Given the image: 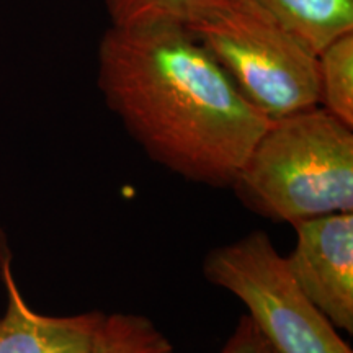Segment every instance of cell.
I'll use <instances>...</instances> for the list:
<instances>
[{"label": "cell", "mask_w": 353, "mask_h": 353, "mask_svg": "<svg viewBox=\"0 0 353 353\" xmlns=\"http://www.w3.org/2000/svg\"><path fill=\"white\" fill-rule=\"evenodd\" d=\"M97 85L151 161L213 188L232 187L270 123L179 23L110 25Z\"/></svg>", "instance_id": "1"}, {"label": "cell", "mask_w": 353, "mask_h": 353, "mask_svg": "<svg viewBox=\"0 0 353 353\" xmlns=\"http://www.w3.org/2000/svg\"><path fill=\"white\" fill-rule=\"evenodd\" d=\"M87 353H175L170 339L143 314H105Z\"/></svg>", "instance_id": "9"}, {"label": "cell", "mask_w": 353, "mask_h": 353, "mask_svg": "<svg viewBox=\"0 0 353 353\" xmlns=\"http://www.w3.org/2000/svg\"><path fill=\"white\" fill-rule=\"evenodd\" d=\"M214 0H105L110 25H185L193 13Z\"/></svg>", "instance_id": "10"}, {"label": "cell", "mask_w": 353, "mask_h": 353, "mask_svg": "<svg viewBox=\"0 0 353 353\" xmlns=\"http://www.w3.org/2000/svg\"><path fill=\"white\" fill-rule=\"evenodd\" d=\"M319 107L353 126V32L335 38L317 54Z\"/></svg>", "instance_id": "8"}, {"label": "cell", "mask_w": 353, "mask_h": 353, "mask_svg": "<svg viewBox=\"0 0 353 353\" xmlns=\"http://www.w3.org/2000/svg\"><path fill=\"white\" fill-rule=\"evenodd\" d=\"M259 216L288 223L353 211V126L314 107L268 123L232 187Z\"/></svg>", "instance_id": "2"}, {"label": "cell", "mask_w": 353, "mask_h": 353, "mask_svg": "<svg viewBox=\"0 0 353 353\" xmlns=\"http://www.w3.org/2000/svg\"><path fill=\"white\" fill-rule=\"evenodd\" d=\"M221 353H278L249 316L239 317Z\"/></svg>", "instance_id": "11"}, {"label": "cell", "mask_w": 353, "mask_h": 353, "mask_svg": "<svg viewBox=\"0 0 353 353\" xmlns=\"http://www.w3.org/2000/svg\"><path fill=\"white\" fill-rule=\"evenodd\" d=\"M316 54L335 38L353 32V0H255Z\"/></svg>", "instance_id": "7"}, {"label": "cell", "mask_w": 353, "mask_h": 353, "mask_svg": "<svg viewBox=\"0 0 353 353\" xmlns=\"http://www.w3.org/2000/svg\"><path fill=\"white\" fill-rule=\"evenodd\" d=\"M203 275L244 304L247 316L278 353H353L299 288L285 257L263 231L210 250Z\"/></svg>", "instance_id": "4"}, {"label": "cell", "mask_w": 353, "mask_h": 353, "mask_svg": "<svg viewBox=\"0 0 353 353\" xmlns=\"http://www.w3.org/2000/svg\"><path fill=\"white\" fill-rule=\"evenodd\" d=\"M183 26L270 121L319 107L317 54L255 0H214Z\"/></svg>", "instance_id": "3"}, {"label": "cell", "mask_w": 353, "mask_h": 353, "mask_svg": "<svg viewBox=\"0 0 353 353\" xmlns=\"http://www.w3.org/2000/svg\"><path fill=\"white\" fill-rule=\"evenodd\" d=\"M10 254L0 237V275L7 290L6 314L0 316V353H87L105 312L46 316L21 296L10 267Z\"/></svg>", "instance_id": "6"}, {"label": "cell", "mask_w": 353, "mask_h": 353, "mask_svg": "<svg viewBox=\"0 0 353 353\" xmlns=\"http://www.w3.org/2000/svg\"><path fill=\"white\" fill-rule=\"evenodd\" d=\"M286 267L304 294L337 330L353 334V211L294 224Z\"/></svg>", "instance_id": "5"}]
</instances>
